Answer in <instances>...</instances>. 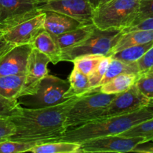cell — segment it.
Listing matches in <instances>:
<instances>
[{"mask_svg": "<svg viewBox=\"0 0 153 153\" xmlns=\"http://www.w3.org/2000/svg\"><path fill=\"white\" fill-rule=\"evenodd\" d=\"M78 98L71 97L61 104L43 108H23L22 114L11 119L16 131L7 140L39 143L58 140L68 129L67 114Z\"/></svg>", "mask_w": 153, "mask_h": 153, "instance_id": "6da1fadb", "label": "cell"}, {"mask_svg": "<svg viewBox=\"0 0 153 153\" xmlns=\"http://www.w3.org/2000/svg\"><path fill=\"white\" fill-rule=\"evenodd\" d=\"M152 117L153 115L144 107L126 114L101 118L70 128L56 140L82 143L97 137L120 134L134 126Z\"/></svg>", "mask_w": 153, "mask_h": 153, "instance_id": "7a4b0ae2", "label": "cell"}, {"mask_svg": "<svg viewBox=\"0 0 153 153\" xmlns=\"http://www.w3.org/2000/svg\"><path fill=\"white\" fill-rule=\"evenodd\" d=\"M140 0H110L94 9L93 24L102 30H123L135 19Z\"/></svg>", "mask_w": 153, "mask_h": 153, "instance_id": "3957f363", "label": "cell"}, {"mask_svg": "<svg viewBox=\"0 0 153 153\" xmlns=\"http://www.w3.org/2000/svg\"><path fill=\"white\" fill-rule=\"evenodd\" d=\"M123 30H102L95 26L87 38L77 44L61 49V61H73L76 58L85 55L111 56V51L123 36Z\"/></svg>", "mask_w": 153, "mask_h": 153, "instance_id": "277c9868", "label": "cell"}, {"mask_svg": "<svg viewBox=\"0 0 153 153\" xmlns=\"http://www.w3.org/2000/svg\"><path fill=\"white\" fill-rule=\"evenodd\" d=\"M115 95L103 94L98 88L79 97L67 114V128L80 126L100 119Z\"/></svg>", "mask_w": 153, "mask_h": 153, "instance_id": "5b68a950", "label": "cell"}, {"mask_svg": "<svg viewBox=\"0 0 153 153\" xmlns=\"http://www.w3.org/2000/svg\"><path fill=\"white\" fill-rule=\"evenodd\" d=\"M69 88L68 81L48 74L40 81L34 94L22 96L17 100L19 105L25 108H43L55 106L70 99L64 97Z\"/></svg>", "mask_w": 153, "mask_h": 153, "instance_id": "8992f818", "label": "cell"}, {"mask_svg": "<svg viewBox=\"0 0 153 153\" xmlns=\"http://www.w3.org/2000/svg\"><path fill=\"white\" fill-rule=\"evenodd\" d=\"M144 141L146 140L142 137H124L120 134L104 136L80 143L79 152H130Z\"/></svg>", "mask_w": 153, "mask_h": 153, "instance_id": "52a82bcc", "label": "cell"}, {"mask_svg": "<svg viewBox=\"0 0 153 153\" xmlns=\"http://www.w3.org/2000/svg\"><path fill=\"white\" fill-rule=\"evenodd\" d=\"M44 0H0V23L6 28L39 14Z\"/></svg>", "mask_w": 153, "mask_h": 153, "instance_id": "ba28073f", "label": "cell"}, {"mask_svg": "<svg viewBox=\"0 0 153 153\" xmlns=\"http://www.w3.org/2000/svg\"><path fill=\"white\" fill-rule=\"evenodd\" d=\"M149 101V99L145 97L134 84L127 91L115 95L100 119L136 111L146 107Z\"/></svg>", "mask_w": 153, "mask_h": 153, "instance_id": "9c48e42d", "label": "cell"}, {"mask_svg": "<svg viewBox=\"0 0 153 153\" xmlns=\"http://www.w3.org/2000/svg\"><path fill=\"white\" fill-rule=\"evenodd\" d=\"M44 12L6 28L2 37L13 46L31 44L40 33L44 31Z\"/></svg>", "mask_w": 153, "mask_h": 153, "instance_id": "30bf717a", "label": "cell"}, {"mask_svg": "<svg viewBox=\"0 0 153 153\" xmlns=\"http://www.w3.org/2000/svg\"><path fill=\"white\" fill-rule=\"evenodd\" d=\"M39 10L63 13L85 25L93 23L94 8L91 0H44Z\"/></svg>", "mask_w": 153, "mask_h": 153, "instance_id": "8fae6325", "label": "cell"}, {"mask_svg": "<svg viewBox=\"0 0 153 153\" xmlns=\"http://www.w3.org/2000/svg\"><path fill=\"white\" fill-rule=\"evenodd\" d=\"M50 60L44 54L33 48L28 60L25 84L21 97L34 94L40 81L48 75V65Z\"/></svg>", "mask_w": 153, "mask_h": 153, "instance_id": "7c38bea8", "label": "cell"}, {"mask_svg": "<svg viewBox=\"0 0 153 153\" xmlns=\"http://www.w3.org/2000/svg\"><path fill=\"white\" fill-rule=\"evenodd\" d=\"M33 46L31 44L13 46L0 58V76L25 75Z\"/></svg>", "mask_w": 153, "mask_h": 153, "instance_id": "4fadbf2b", "label": "cell"}, {"mask_svg": "<svg viewBox=\"0 0 153 153\" xmlns=\"http://www.w3.org/2000/svg\"><path fill=\"white\" fill-rule=\"evenodd\" d=\"M44 12V29L52 36L62 34L73 29L85 25L76 19L67 15L51 10ZM89 25V24H88Z\"/></svg>", "mask_w": 153, "mask_h": 153, "instance_id": "5bb4252c", "label": "cell"}, {"mask_svg": "<svg viewBox=\"0 0 153 153\" xmlns=\"http://www.w3.org/2000/svg\"><path fill=\"white\" fill-rule=\"evenodd\" d=\"M33 48L44 54L53 64H57L61 61V49L57 45L50 34L46 31H43L37 35L32 43Z\"/></svg>", "mask_w": 153, "mask_h": 153, "instance_id": "9a60e30c", "label": "cell"}, {"mask_svg": "<svg viewBox=\"0 0 153 153\" xmlns=\"http://www.w3.org/2000/svg\"><path fill=\"white\" fill-rule=\"evenodd\" d=\"M95 25L94 24L85 25L79 28L73 29L68 32L56 36H52V38L55 41L61 49H66L72 46L80 43L88 37L94 31Z\"/></svg>", "mask_w": 153, "mask_h": 153, "instance_id": "2e32d148", "label": "cell"}, {"mask_svg": "<svg viewBox=\"0 0 153 153\" xmlns=\"http://www.w3.org/2000/svg\"><path fill=\"white\" fill-rule=\"evenodd\" d=\"M25 79V75L0 76V97L17 100L21 97Z\"/></svg>", "mask_w": 153, "mask_h": 153, "instance_id": "e0dca14e", "label": "cell"}, {"mask_svg": "<svg viewBox=\"0 0 153 153\" xmlns=\"http://www.w3.org/2000/svg\"><path fill=\"white\" fill-rule=\"evenodd\" d=\"M140 74H121L100 87V91L106 94H117L129 89L136 83Z\"/></svg>", "mask_w": 153, "mask_h": 153, "instance_id": "ac0fdd59", "label": "cell"}, {"mask_svg": "<svg viewBox=\"0 0 153 153\" xmlns=\"http://www.w3.org/2000/svg\"><path fill=\"white\" fill-rule=\"evenodd\" d=\"M80 143L64 140H52L38 143L29 149L34 153H77Z\"/></svg>", "mask_w": 153, "mask_h": 153, "instance_id": "d6986e66", "label": "cell"}, {"mask_svg": "<svg viewBox=\"0 0 153 153\" xmlns=\"http://www.w3.org/2000/svg\"><path fill=\"white\" fill-rule=\"evenodd\" d=\"M152 40L153 30H138L124 33L112 49L111 55L128 46L144 44Z\"/></svg>", "mask_w": 153, "mask_h": 153, "instance_id": "ffe728a7", "label": "cell"}, {"mask_svg": "<svg viewBox=\"0 0 153 153\" xmlns=\"http://www.w3.org/2000/svg\"><path fill=\"white\" fill-rule=\"evenodd\" d=\"M68 82L70 84V88L64 96L66 99L75 97H80L94 91L91 90L90 86L88 76L75 68H73L69 77Z\"/></svg>", "mask_w": 153, "mask_h": 153, "instance_id": "44dd1931", "label": "cell"}, {"mask_svg": "<svg viewBox=\"0 0 153 153\" xmlns=\"http://www.w3.org/2000/svg\"><path fill=\"white\" fill-rule=\"evenodd\" d=\"M127 73H134V74H140L137 62L128 63L120 60L113 59L111 58L110 64L108 67L106 73L101 82V85L106 83L114 78L121 74H127Z\"/></svg>", "mask_w": 153, "mask_h": 153, "instance_id": "7402d4cb", "label": "cell"}, {"mask_svg": "<svg viewBox=\"0 0 153 153\" xmlns=\"http://www.w3.org/2000/svg\"><path fill=\"white\" fill-rule=\"evenodd\" d=\"M152 46L153 40L149 43H144V44L128 46L119 52H115L111 56L113 59L120 60V61H125V62H137L148 52V50Z\"/></svg>", "mask_w": 153, "mask_h": 153, "instance_id": "603a6c76", "label": "cell"}, {"mask_svg": "<svg viewBox=\"0 0 153 153\" xmlns=\"http://www.w3.org/2000/svg\"><path fill=\"white\" fill-rule=\"evenodd\" d=\"M104 57V55H85L79 56L72 61L74 66L73 68L88 76L95 70Z\"/></svg>", "mask_w": 153, "mask_h": 153, "instance_id": "cb8c5ba5", "label": "cell"}, {"mask_svg": "<svg viewBox=\"0 0 153 153\" xmlns=\"http://www.w3.org/2000/svg\"><path fill=\"white\" fill-rule=\"evenodd\" d=\"M120 135L124 137H142L146 141L153 140V117L134 126Z\"/></svg>", "mask_w": 153, "mask_h": 153, "instance_id": "d4e9b609", "label": "cell"}, {"mask_svg": "<svg viewBox=\"0 0 153 153\" xmlns=\"http://www.w3.org/2000/svg\"><path fill=\"white\" fill-rule=\"evenodd\" d=\"M22 109L18 100H9L0 97V118H14L22 114Z\"/></svg>", "mask_w": 153, "mask_h": 153, "instance_id": "484cf974", "label": "cell"}, {"mask_svg": "<svg viewBox=\"0 0 153 153\" xmlns=\"http://www.w3.org/2000/svg\"><path fill=\"white\" fill-rule=\"evenodd\" d=\"M38 143L36 142H22L11 140H1L0 141V153L27 152Z\"/></svg>", "mask_w": 153, "mask_h": 153, "instance_id": "4316f807", "label": "cell"}, {"mask_svg": "<svg viewBox=\"0 0 153 153\" xmlns=\"http://www.w3.org/2000/svg\"><path fill=\"white\" fill-rule=\"evenodd\" d=\"M111 61V56H105L96 67L95 70L88 76V80L91 90L100 88L102 80L105 74Z\"/></svg>", "mask_w": 153, "mask_h": 153, "instance_id": "83f0119b", "label": "cell"}, {"mask_svg": "<svg viewBox=\"0 0 153 153\" xmlns=\"http://www.w3.org/2000/svg\"><path fill=\"white\" fill-rule=\"evenodd\" d=\"M135 85L145 97L153 99V69L141 73Z\"/></svg>", "mask_w": 153, "mask_h": 153, "instance_id": "f1b7e54d", "label": "cell"}, {"mask_svg": "<svg viewBox=\"0 0 153 153\" xmlns=\"http://www.w3.org/2000/svg\"><path fill=\"white\" fill-rule=\"evenodd\" d=\"M152 16H153V0H140L135 19L130 26Z\"/></svg>", "mask_w": 153, "mask_h": 153, "instance_id": "f546056e", "label": "cell"}, {"mask_svg": "<svg viewBox=\"0 0 153 153\" xmlns=\"http://www.w3.org/2000/svg\"><path fill=\"white\" fill-rule=\"evenodd\" d=\"M15 131L16 128L11 119L0 118V141L9 139Z\"/></svg>", "mask_w": 153, "mask_h": 153, "instance_id": "4dcf8cb0", "label": "cell"}, {"mask_svg": "<svg viewBox=\"0 0 153 153\" xmlns=\"http://www.w3.org/2000/svg\"><path fill=\"white\" fill-rule=\"evenodd\" d=\"M140 74L153 69V46L148 52L137 61Z\"/></svg>", "mask_w": 153, "mask_h": 153, "instance_id": "1f68e13d", "label": "cell"}, {"mask_svg": "<svg viewBox=\"0 0 153 153\" xmlns=\"http://www.w3.org/2000/svg\"><path fill=\"white\" fill-rule=\"evenodd\" d=\"M138 30H153V16L146 18L137 23L123 30L124 33Z\"/></svg>", "mask_w": 153, "mask_h": 153, "instance_id": "d6a6232c", "label": "cell"}, {"mask_svg": "<svg viewBox=\"0 0 153 153\" xmlns=\"http://www.w3.org/2000/svg\"><path fill=\"white\" fill-rule=\"evenodd\" d=\"M132 152L153 153V140L142 142L137 144L132 150Z\"/></svg>", "mask_w": 153, "mask_h": 153, "instance_id": "836d02e7", "label": "cell"}, {"mask_svg": "<svg viewBox=\"0 0 153 153\" xmlns=\"http://www.w3.org/2000/svg\"><path fill=\"white\" fill-rule=\"evenodd\" d=\"M13 46V44H10V43H7V42H6L3 39V37H1L0 38V55H2V54L5 53L9 49H11Z\"/></svg>", "mask_w": 153, "mask_h": 153, "instance_id": "e575fe53", "label": "cell"}, {"mask_svg": "<svg viewBox=\"0 0 153 153\" xmlns=\"http://www.w3.org/2000/svg\"><path fill=\"white\" fill-rule=\"evenodd\" d=\"M146 108L147 109V110L153 115V99L149 100V102H148V104L146 105Z\"/></svg>", "mask_w": 153, "mask_h": 153, "instance_id": "d590c367", "label": "cell"}, {"mask_svg": "<svg viewBox=\"0 0 153 153\" xmlns=\"http://www.w3.org/2000/svg\"><path fill=\"white\" fill-rule=\"evenodd\" d=\"M5 28H6L5 25H3V24H1V23H0V38H1V37H2V35H3V34H4Z\"/></svg>", "mask_w": 153, "mask_h": 153, "instance_id": "8d00e7d4", "label": "cell"}, {"mask_svg": "<svg viewBox=\"0 0 153 153\" xmlns=\"http://www.w3.org/2000/svg\"><path fill=\"white\" fill-rule=\"evenodd\" d=\"M91 5H92L93 8H96L97 6L99 5V3H100V0H91Z\"/></svg>", "mask_w": 153, "mask_h": 153, "instance_id": "74e56055", "label": "cell"}, {"mask_svg": "<svg viewBox=\"0 0 153 153\" xmlns=\"http://www.w3.org/2000/svg\"><path fill=\"white\" fill-rule=\"evenodd\" d=\"M110 1V0H100V3H99V5L101 4H104V3L107 2V1Z\"/></svg>", "mask_w": 153, "mask_h": 153, "instance_id": "f35d334b", "label": "cell"}, {"mask_svg": "<svg viewBox=\"0 0 153 153\" xmlns=\"http://www.w3.org/2000/svg\"><path fill=\"white\" fill-rule=\"evenodd\" d=\"M4 54H2V55H0V58H1V56H2V55H4Z\"/></svg>", "mask_w": 153, "mask_h": 153, "instance_id": "ab89813d", "label": "cell"}]
</instances>
